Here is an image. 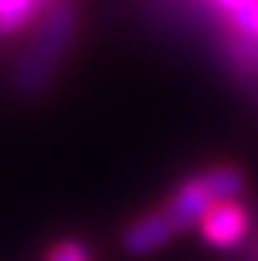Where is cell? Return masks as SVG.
Returning a JSON list of instances; mask_svg holds the SVG:
<instances>
[{"label":"cell","instance_id":"cell-7","mask_svg":"<svg viewBox=\"0 0 258 261\" xmlns=\"http://www.w3.org/2000/svg\"><path fill=\"white\" fill-rule=\"evenodd\" d=\"M45 261H90V252L81 240H57L48 249Z\"/></svg>","mask_w":258,"mask_h":261},{"label":"cell","instance_id":"cell-2","mask_svg":"<svg viewBox=\"0 0 258 261\" xmlns=\"http://www.w3.org/2000/svg\"><path fill=\"white\" fill-rule=\"evenodd\" d=\"M246 186V177L240 168L234 165H213V168H204L186 180L171 192V198L162 204L165 216L171 219V225L177 228V234L198 225L201 216L213 204L219 201H228V198H240Z\"/></svg>","mask_w":258,"mask_h":261},{"label":"cell","instance_id":"cell-6","mask_svg":"<svg viewBox=\"0 0 258 261\" xmlns=\"http://www.w3.org/2000/svg\"><path fill=\"white\" fill-rule=\"evenodd\" d=\"M228 21H231V30L237 36H246V39L258 42V0L243 6V9H237L234 15H228Z\"/></svg>","mask_w":258,"mask_h":261},{"label":"cell","instance_id":"cell-4","mask_svg":"<svg viewBox=\"0 0 258 261\" xmlns=\"http://www.w3.org/2000/svg\"><path fill=\"white\" fill-rule=\"evenodd\" d=\"M171 237H177V228L171 225V219L165 216V210L156 207L144 216H138L135 222H129L123 228V252L126 255H150L156 249H162Z\"/></svg>","mask_w":258,"mask_h":261},{"label":"cell","instance_id":"cell-1","mask_svg":"<svg viewBox=\"0 0 258 261\" xmlns=\"http://www.w3.org/2000/svg\"><path fill=\"white\" fill-rule=\"evenodd\" d=\"M72 33H75V3L51 0L48 9L42 12V21L36 27L33 42L24 48L15 72H12L18 93L33 96L54 79V72L60 69L66 48L72 42Z\"/></svg>","mask_w":258,"mask_h":261},{"label":"cell","instance_id":"cell-8","mask_svg":"<svg viewBox=\"0 0 258 261\" xmlns=\"http://www.w3.org/2000/svg\"><path fill=\"white\" fill-rule=\"evenodd\" d=\"M219 12H225V15H234L237 9H243V6H249V3H255V0H210Z\"/></svg>","mask_w":258,"mask_h":261},{"label":"cell","instance_id":"cell-9","mask_svg":"<svg viewBox=\"0 0 258 261\" xmlns=\"http://www.w3.org/2000/svg\"><path fill=\"white\" fill-rule=\"evenodd\" d=\"M246 261H258V231H255V237L249 240V246H246Z\"/></svg>","mask_w":258,"mask_h":261},{"label":"cell","instance_id":"cell-5","mask_svg":"<svg viewBox=\"0 0 258 261\" xmlns=\"http://www.w3.org/2000/svg\"><path fill=\"white\" fill-rule=\"evenodd\" d=\"M51 0H0V33H18L33 24Z\"/></svg>","mask_w":258,"mask_h":261},{"label":"cell","instance_id":"cell-3","mask_svg":"<svg viewBox=\"0 0 258 261\" xmlns=\"http://www.w3.org/2000/svg\"><path fill=\"white\" fill-rule=\"evenodd\" d=\"M198 231L216 249H234L252 234V216L237 198L219 201L207 210L198 222Z\"/></svg>","mask_w":258,"mask_h":261}]
</instances>
